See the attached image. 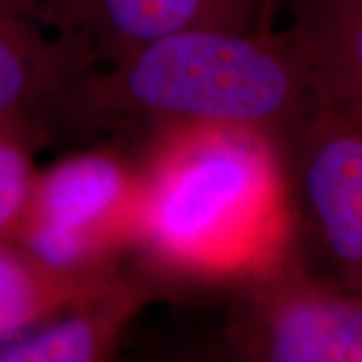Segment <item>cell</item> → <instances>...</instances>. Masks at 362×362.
<instances>
[{"label":"cell","mask_w":362,"mask_h":362,"mask_svg":"<svg viewBox=\"0 0 362 362\" xmlns=\"http://www.w3.org/2000/svg\"><path fill=\"white\" fill-rule=\"evenodd\" d=\"M101 61L195 28L259 30L264 0H87Z\"/></svg>","instance_id":"8"},{"label":"cell","mask_w":362,"mask_h":362,"mask_svg":"<svg viewBox=\"0 0 362 362\" xmlns=\"http://www.w3.org/2000/svg\"><path fill=\"white\" fill-rule=\"evenodd\" d=\"M45 141L37 133L0 119V244H6L23 216L37 175L35 153Z\"/></svg>","instance_id":"11"},{"label":"cell","mask_w":362,"mask_h":362,"mask_svg":"<svg viewBox=\"0 0 362 362\" xmlns=\"http://www.w3.org/2000/svg\"><path fill=\"white\" fill-rule=\"evenodd\" d=\"M121 266L93 274H63L0 244V344L78 306L121 274Z\"/></svg>","instance_id":"10"},{"label":"cell","mask_w":362,"mask_h":362,"mask_svg":"<svg viewBox=\"0 0 362 362\" xmlns=\"http://www.w3.org/2000/svg\"><path fill=\"white\" fill-rule=\"evenodd\" d=\"M139 202V163L115 149L75 153L37 171L6 244L63 274L113 270L133 250Z\"/></svg>","instance_id":"3"},{"label":"cell","mask_w":362,"mask_h":362,"mask_svg":"<svg viewBox=\"0 0 362 362\" xmlns=\"http://www.w3.org/2000/svg\"><path fill=\"white\" fill-rule=\"evenodd\" d=\"M226 342L256 362H362V292L310 266L296 246L252 278Z\"/></svg>","instance_id":"4"},{"label":"cell","mask_w":362,"mask_h":362,"mask_svg":"<svg viewBox=\"0 0 362 362\" xmlns=\"http://www.w3.org/2000/svg\"><path fill=\"white\" fill-rule=\"evenodd\" d=\"M286 2L314 103L362 105V0Z\"/></svg>","instance_id":"9"},{"label":"cell","mask_w":362,"mask_h":362,"mask_svg":"<svg viewBox=\"0 0 362 362\" xmlns=\"http://www.w3.org/2000/svg\"><path fill=\"white\" fill-rule=\"evenodd\" d=\"M286 0H264V8H262V23H259V30L262 33H268L276 28L278 23V14L280 8L284 6Z\"/></svg>","instance_id":"12"},{"label":"cell","mask_w":362,"mask_h":362,"mask_svg":"<svg viewBox=\"0 0 362 362\" xmlns=\"http://www.w3.org/2000/svg\"><path fill=\"white\" fill-rule=\"evenodd\" d=\"M282 156L296 226L332 274L362 292V105L312 103Z\"/></svg>","instance_id":"6"},{"label":"cell","mask_w":362,"mask_h":362,"mask_svg":"<svg viewBox=\"0 0 362 362\" xmlns=\"http://www.w3.org/2000/svg\"><path fill=\"white\" fill-rule=\"evenodd\" d=\"M157 290L159 284L149 272H121L99 294L0 344V362L107 361Z\"/></svg>","instance_id":"7"},{"label":"cell","mask_w":362,"mask_h":362,"mask_svg":"<svg viewBox=\"0 0 362 362\" xmlns=\"http://www.w3.org/2000/svg\"><path fill=\"white\" fill-rule=\"evenodd\" d=\"M99 63L87 0H0V119L47 143Z\"/></svg>","instance_id":"5"},{"label":"cell","mask_w":362,"mask_h":362,"mask_svg":"<svg viewBox=\"0 0 362 362\" xmlns=\"http://www.w3.org/2000/svg\"><path fill=\"white\" fill-rule=\"evenodd\" d=\"M149 145L133 244L149 274L240 284L296 240L282 145L272 137L185 125L156 131Z\"/></svg>","instance_id":"1"},{"label":"cell","mask_w":362,"mask_h":362,"mask_svg":"<svg viewBox=\"0 0 362 362\" xmlns=\"http://www.w3.org/2000/svg\"><path fill=\"white\" fill-rule=\"evenodd\" d=\"M314 103L304 59L286 30L195 28L149 40L97 69L75 119L89 125L256 131L284 147Z\"/></svg>","instance_id":"2"}]
</instances>
